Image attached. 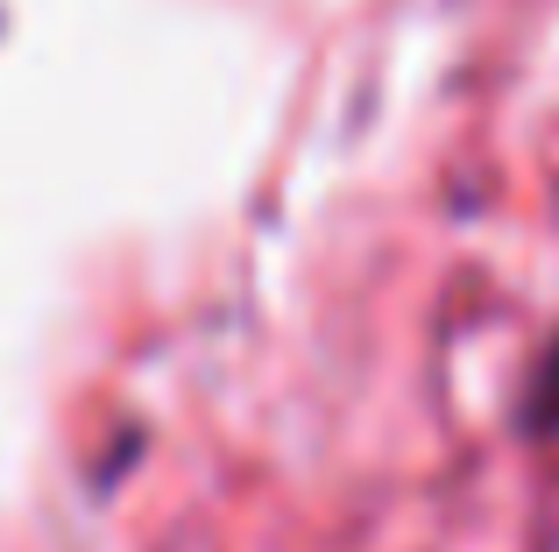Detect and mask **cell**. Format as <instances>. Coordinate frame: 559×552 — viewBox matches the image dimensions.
Segmentation results:
<instances>
[{"label": "cell", "instance_id": "1", "mask_svg": "<svg viewBox=\"0 0 559 552\" xmlns=\"http://www.w3.org/2000/svg\"><path fill=\"white\" fill-rule=\"evenodd\" d=\"M532 418L559 432V347L546 355V369H538V404H532Z\"/></svg>", "mask_w": 559, "mask_h": 552}]
</instances>
